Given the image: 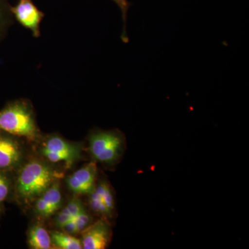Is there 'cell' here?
Wrapping results in <instances>:
<instances>
[{"mask_svg":"<svg viewBox=\"0 0 249 249\" xmlns=\"http://www.w3.org/2000/svg\"><path fill=\"white\" fill-rule=\"evenodd\" d=\"M0 131L30 141L38 138L40 131L30 101L16 100L0 110Z\"/></svg>","mask_w":249,"mask_h":249,"instance_id":"cell-1","label":"cell"},{"mask_svg":"<svg viewBox=\"0 0 249 249\" xmlns=\"http://www.w3.org/2000/svg\"><path fill=\"white\" fill-rule=\"evenodd\" d=\"M62 174L39 160H32L24 165L16 181V193L24 201L37 199L47 191Z\"/></svg>","mask_w":249,"mask_h":249,"instance_id":"cell-2","label":"cell"},{"mask_svg":"<svg viewBox=\"0 0 249 249\" xmlns=\"http://www.w3.org/2000/svg\"><path fill=\"white\" fill-rule=\"evenodd\" d=\"M125 139L120 131L96 130L89 136V150L95 161L106 165L116 164L124 155Z\"/></svg>","mask_w":249,"mask_h":249,"instance_id":"cell-3","label":"cell"},{"mask_svg":"<svg viewBox=\"0 0 249 249\" xmlns=\"http://www.w3.org/2000/svg\"><path fill=\"white\" fill-rule=\"evenodd\" d=\"M40 153L50 163H62L70 168L81 157L82 146L55 134L44 139L40 145Z\"/></svg>","mask_w":249,"mask_h":249,"instance_id":"cell-4","label":"cell"},{"mask_svg":"<svg viewBox=\"0 0 249 249\" xmlns=\"http://www.w3.org/2000/svg\"><path fill=\"white\" fill-rule=\"evenodd\" d=\"M90 209L93 213L109 221L115 212V196L112 187L107 180L101 179L96 183L88 199Z\"/></svg>","mask_w":249,"mask_h":249,"instance_id":"cell-5","label":"cell"},{"mask_svg":"<svg viewBox=\"0 0 249 249\" xmlns=\"http://www.w3.org/2000/svg\"><path fill=\"white\" fill-rule=\"evenodd\" d=\"M11 11L14 19L23 27L30 30L34 37H40V24L45 14L31 0H19L16 6H11Z\"/></svg>","mask_w":249,"mask_h":249,"instance_id":"cell-6","label":"cell"},{"mask_svg":"<svg viewBox=\"0 0 249 249\" xmlns=\"http://www.w3.org/2000/svg\"><path fill=\"white\" fill-rule=\"evenodd\" d=\"M82 247L84 249H104L110 242L112 231L109 221L101 218L81 232Z\"/></svg>","mask_w":249,"mask_h":249,"instance_id":"cell-7","label":"cell"},{"mask_svg":"<svg viewBox=\"0 0 249 249\" xmlns=\"http://www.w3.org/2000/svg\"><path fill=\"white\" fill-rule=\"evenodd\" d=\"M96 162H90L67 178V187L74 194L89 195L96 186Z\"/></svg>","mask_w":249,"mask_h":249,"instance_id":"cell-8","label":"cell"},{"mask_svg":"<svg viewBox=\"0 0 249 249\" xmlns=\"http://www.w3.org/2000/svg\"><path fill=\"white\" fill-rule=\"evenodd\" d=\"M11 134L0 133V169H12L22 161L23 150Z\"/></svg>","mask_w":249,"mask_h":249,"instance_id":"cell-9","label":"cell"},{"mask_svg":"<svg viewBox=\"0 0 249 249\" xmlns=\"http://www.w3.org/2000/svg\"><path fill=\"white\" fill-rule=\"evenodd\" d=\"M62 193L60 183L55 181L47 191L36 199V214L42 217H49L61 207Z\"/></svg>","mask_w":249,"mask_h":249,"instance_id":"cell-10","label":"cell"},{"mask_svg":"<svg viewBox=\"0 0 249 249\" xmlns=\"http://www.w3.org/2000/svg\"><path fill=\"white\" fill-rule=\"evenodd\" d=\"M28 243L31 249H52V237L45 228L40 225H34L29 231Z\"/></svg>","mask_w":249,"mask_h":249,"instance_id":"cell-11","label":"cell"},{"mask_svg":"<svg viewBox=\"0 0 249 249\" xmlns=\"http://www.w3.org/2000/svg\"><path fill=\"white\" fill-rule=\"evenodd\" d=\"M52 241L54 245L61 249H81V240L65 232L55 231L52 233Z\"/></svg>","mask_w":249,"mask_h":249,"instance_id":"cell-12","label":"cell"},{"mask_svg":"<svg viewBox=\"0 0 249 249\" xmlns=\"http://www.w3.org/2000/svg\"><path fill=\"white\" fill-rule=\"evenodd\" d=\"M14 22V17L11 5L7 0H0V42L7 35Z\"/></svg>","mask_w":249,"mask_h":249,"instance_id":"cell-13","label":"cell"},{"mask_svg":"<svg viewBox=\"0 0 249 249\" xmlns=\"http://www.w3.org/2000/svg\"><path fill=\"white\" fill-rule=\"evenodd\" d=\"M73 219H74L75 223H76L78 232H81L86 228L89 227L90 224H91V221H92L91 216L87 212L85 208L82 209V211L77 214L76 217L73 218Z\"/></svg>","mask_w":249,"mask_h":249,"instance_id":"cell-14","label":"cell"},{"mask_svg":"<svg viewBox=\"0 0 249 249\" xmlns=\"http://www.w3.org/2000/svg\"><path fill=\"white\" fill-rule=\"evenodd\" d=\"M113 1L117 4L119 9H121V13H122L123 19H124V32H123L122 38L124 42H128V37H127V34H126V20H127V11H128L129 7V3L127 0H112Z\"/></svg>","mask_w":249,"mask_h":249,"instance_id":"cell-15","label":"cell"},{"mask_svg":"<svg viewBox=\"0 0 249 249\" xmlns=\"http://www.w3.org/2000/svg\"><path fill=\"white\" fill-rule=\"evenodd\" d=\"M83 208L85 207L82 204L81 201L77 198H74L69 202V204L67 205L66 207L63 209V211L66 212L67 213L70 214L72 217L74 218L77 214L79 213Z\"/></svg>","mask_w":249,"mask_h":249,"instance_id":"cell-16","label":"cell"},{"mask_svg":"<svg viewBox=\"0 0 249 249\" xmlns=\"http://www.w3.org/2000/svg\"><path fill=\"white\" fill-rule=\"evenodd\" d=\"M9 186L8 178L0 173V203L4 201L9 194Z\"/></svg>","mask_w":249,"mask_h":249,"instance_id":"cell-17","label":"cell"},{"mask_svg":"<svg viewBox=\"0 0 249 249\" xmlns=\"http://www.w3.org/2000/svg\"><path fill=\"white\" fill-rule=\"evenodd\" d=\"M72 219H73V218L70 214L67 213L62 210L61 212L59 213L58 215H57L56 219H55V224L58 227L61 228L64 224H66Z\"/></svg>","mask_w":249,"mask_h":249,"instance_id":"cell-18","label":"cell"},{"mask_svg":"<svg viewBox=\"0 0 249 249\" xmlns=\"http://www.w3.org/2000/svg\"><path fill=\"white\" fill-rule=\"evenodd\" d=\"M61 229L63 230V232H66L67 234H70V235L78 233V231H77L76 223H75L74 219H71L66 224H64Z\"/></svg>","mask_w":249,"mask_h":249,"instance_id":"cell-19","label":"cell"}]
</instances>
